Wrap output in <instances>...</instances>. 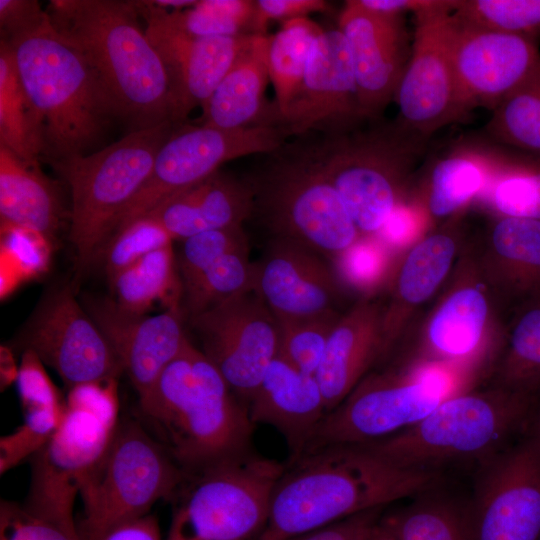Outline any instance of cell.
<instances>
[{
	"label": "cell",
	"instance_id": "5b68a950",
	"mask_svg": "<svg viewBox=\"0 0 540 540\" xmlns=\"http://www.w3.org/2000/svg\"><path fill=\"white\" fill-rule=\"evenodd\" d=\"M535 397L497 386L443 400L414 425L365 443L400 466L435 472L444 464L491 459L525 431Z\"/></svg>",
	"mask_w": 540,
	"mask_h": 540
},
{
	"label": "cell",
	"instance_id": "2e32d148",
	"mask_svg": "<svg viewBox=\"0 0 540 540\" xmlns=\"http://www.w3.org/2000/svg\"><path fill=\"white\" fill-rule=\"evenodd\" d=\"M21 341L24 350L33 351L58 373L68 390L117 379L123 372L107 339L69 286L56 288L44 297Z\"/></svg>",
	"mask_w": 540,
	"mask_h": 540
},
{
	"label": "cell",
	"instance_id": "7402d4cb",
	"mask_svg": "<svg viewBox=\"0 0 540 540\" xmlns=\"http://www.w3.org/2000/svg\"><path fill=\"white\" fill-rule=\"evenodd\" d=\"M83 307L107 339L138 397L152 388L189 341L182 309L137 314L120 308L113 299L93 297L83 301Z\"/></svg>",
	"mask_w": 540,
	"mask_h": 540
},
{
	"label": "cell",
	"instance_id": "7a4b0ae2",
	"mask_svg": "<svg viewBox=\"0 0 540 540\" xmlns=\"http://www.w3.org/2000/svg\"><path fill=\"white\" fill-rule=\"evenodd\" d=\"M138 399L140 422L188 475L254 451L246 404L190 340Z\"/></svg>",
	"mask_w": 540,
	"mask_h": 540
},
{
	"label": "cell",
	"instance_id": "d590c367",
	"mask_svg": "<svg viewBox=\"0 0 540 540\" xmlns=\"http://www.w3.org/2000/svg\"><path fill=\"white\" fill-rule=\"evenodd\" d=\"M491 244L505 275L516 290L540 291V220L501 217L491 233Z\"/></svg>",
	"mask_w": 540,
	"mask_h": 540
},
{
	"label": "cell",
	"instance_id": "cb8c5ba5",
	"mask_svg": "<svg viewBox=\"0 0 540 540\" xmlns=\"http://www.w3.org/2000/svg\"><path fill=\"white\" fill-rule=\"evenodd\" d=\"M252 422L275 428L290 451L288 462L307 449L327 415L325 399L314 375L276 356L247 403Z\"/></svg>",
	"mask_w": 540,
	"mask_h": 540
},
{
	"label": "cell",
	"instance_id": "680465c9",
	"mask_svg": "<svg viewBox=\"0 0 540 540\" xmlns=\"http://www.w3.org/2000/svg\"><path fill=\"white\" fill-rule=\"evenodd\" d=\"M18 369L12 351L7 346L2 345L0 350L1 390L6 389L12 382L16 381Z\"/></svg>",
	"mask_w": 540,
	"mask_h": 540
},
{
	"label": "cell",
	"instance_id": "816d5d0a",
	"mask_svg": "<svg viewBox=\"0 0 540 540\" xmlns=\"http://www.w3.org/2000/svg\"><path fill=\"white\" fill-rule=\"evenodd\" d=\"M344 274L357 285L373 283L383 270V253L373 243L357 241L339 258Z\"/></svg>",
	"mask_w": 540,
	"mask_h": 540
},
{
	"label": "cell",
	"instance_id": "83f0119b",
	"mask_svg": "<svg viewBox=\"0 0 540 540\" xmlns=\"http://www.w3.org/2000/svg\"><path fill=\"white\" fill-rule=\"evenodd\" d=\"M63 210L57 190L39 163H28L0 146V223L35 231L52 245Z\"/></svg>",
	"mask_w": 540,
	"mask_h": 540
},
{
	"label": "cell",
	"instance_id": "484cf974",
	"mask_svg": "<svg viewBox=\"0 0 540 540\" xmlns=\"http://www.w3.org/2000/svg\"><path fill=\"white\" fill-rule=\"evenodd\" d=\"M252 213L253 192L248 181L218 170L167 198L148 214L174 241H183L205 231L243 225Z\"/></svg>",
	"mask_w": 540,
	"mask_h": 540
},
{
	"label": "cell",
	"instance_id": "e0dca14e",
	"mask_svg": "<svg viewBox=\"0 0 540 540\" xmlns=\"http://www.w3.org/2000/svg\"><path fill=\"white\" fill-rule=\"evenodd\" d=\"M469 510L474 540L540 539V452L525 433L482 463Z\"/></svg>",
	"mask_w": 540,
	"mask_h": 540
},
{
	"label": "cell",
	"instance_id": "30bf717a",
	"mask_svg": "<svg viewBox=\"0 0 540 540\" xmlns=\"http://www.w3.org/2000/svg\"><path fill=\"white\" fill-rule=\"evenodd\" d=\"M421 140L395 124L356 127L309 144L361 237L377 234L403 203L405 180Z\"/></svg>",
	"mask_w": 540,
	"mask_h": 540
},
{
	"label": "cell",
	"instance_id": "ac0fdd59",
	"mask_svg": "<svg viewBox=\"0 0 540 540\" xmlns=\"http://www.w3.org/2000/svg\"><path fill=\"white\" fill-rule=\"evenodd\" d=\"M454 19L451 60L462 117L479 106L493 110L540 72L535 37L466 25Z\"/></svg>",
	"mask_w": 540,
	"mask_h": 540
},
{
	"label": "cell",
	"instance_id": "8d00e7d4",
	"mask_svg": "<svg viewBox=\"0 0 540 540\" xmlns=\"http://www.w3.org/2000/svg\"><path fill=\"white\" fill-rule=\"evenodd\" d=\"M503 349L496 385L535 397L540 389V302L520 313Z\"/></svg>",
	"mask_w": 540,
	"mask_h": 540
},
{
	"label": "cell",
	"instance_id": "60d3db41",
	"mask_svg": "<svg viewBox=\"0 0 540 540\" xmlns=\"http://www.w3.org/2000/svg\"><path fill=\"white\" fill-rule=\"evenodd\" d=\"M453 15L466 25L530 37L540 33V0H457Z\"/></svg>",
	"mask_w": 540,
	"mask_h": 540
},
{
	"label": "cell",
	"instance_id": "74e56055",
	"mask_svg": "<svg viewBox=\"0 0 540 540\" xmlns=\"http://www.w3.org/2000/svg\"><path fill=\"white\" fill-rule=\"evenodd\" d=\"M166 14L172 25L195 37L266 35L252 0H198L183 10L166 9Z\"/></svg>",
	"mask_w": 540,
	"mask_h": 540
},
{
	"label": "cell",
	"instance_id": "f5cc1de1",
	"mask_svg": "<svg viewBox=\"0 0 540 540\" xmlns=\"http://www.w3.org/2000/svg\"><path fill=\"white\" fill-rule=\"evenodd\" d=\"M383 508L356 514L323 528L283 540H360L379 520Z\"/></svg>",
	"mask_w": 540,
	"mask_h": 540
},
{
	"label": "cell",
	"instance_id": "9f6ffc18",
	"mask_svg": "<svg viewBox=\"0 0 540 540\" xmlns=\"http://www.w3.org/2000/svg\"><path fill=\"white\" fill-rule=\"evenodd\" d=\"M99 540H164L155 516L147 514L134 520L125 522L109 532Z\"/></svg>",
	"mask_w": 540,
	"mask_h": 540
},
{
	"label": "cell",
	"instance_id": "3957f363",
	"mask_svg": "<svg viewBox=\"0 0 540 540\" xmlns=\"http://www.w3.org/2000/svg\"><path fill=\"white\" fill-rule=\"evenodd\" d=\"M56 32L98 75L131 131L170 120V91L159 54L140 27L135 1L52 0Z\"/></svg>",
	"mask_w": 540,
	"mask_h": 540
},
{
	"label": "cell",
	"instance_id": "ba28073f",
	"mask_svg": "<svg viewBox=\"0 0 540 540\" xmlns=\"http://www.w3.org/2000/svg\"><path fill=\"white\" fill-rule=\"evenodd\" d=\"M176 127L167 120L130 131L87 155L51 163L71 190L69 239L79 272L99 257L116 219L148 179L159 149Z\"/></svg>",
	"mask_w": 540,
	"mask_h": 540
},
{
	"label": "cell",
	"instance_id": "d6986e66",
	"mask_svg": "<svg viewBox=\"0 0 540 540\" xmlns=\"http://www.w3.org/2000/svg\"><path fill=\"white\" fill-rule=\"evenodd\" d=\"M145 33L159 54L170 91V121L180 126L197 106L202 107L251 39L195 37L176 28L166 9L150 0L135 1Z\"/></svg>",
	"mask_w": 540,
	"mask_h": 540
},
{
	"label": "cell",
	"instance_id": "4316f807",
	"mask_svg": "<svg viewBox=\"0 0 540 540\" xmlns=\"http://www.w3.org/2000/svg\"><path fill=\"white\" fill-rule=\"evenodd\" d=\"M268 41V35L251 39L201 107L200 124L227 130L276 125L274 106L268 107L264 98Z\"/></svg>",
	"mask_w": 540,
	"mask_h": 540
},
{
	"label": "cell",
	"instance_id": "f6af8a7d",
	"mask_svg": "<svg viewBox=\"0 0 540 540\" xmlns=\"http://www.w3.org/2000/svg\"><path fill=\"white\" fill-rule=\"evenodd\" d=\"M173 241L166 229L152 215L147 214L135 219L116 232L100 252L108 278L150 252L172 245Z\"/></svg>",
	"mask_w": 540,
	"mask_h": 540
},
{
	"label": "cell",
	"instance_id": "681fc988",
	"mask_svg": "<svg viewBox=\"0 0 540 540\" xmlns=\"http://www.w3.org/2000/svg\"><path fill=\"white\" fill-rule=\"evenodd\" d=\"M22 410L62 407L65 401L46 373L43 362L31 350H24L16 379Z\"/></svg>",
	"mask_w": 540,
	"mask_h": 540
},
{
	"label": "cell",
	"instance_id": "52a82bcc",
	"mask_svg": "<svg viewBox=\"0 0 540 540\" xmlns=\"http://www.w3.org/2000/svg\"><path fill=\"white\" fill-rule=\"evenodd\" d=\"M252 180L253 214L272 239L307 247L338 259L361 236L309 144L285 145Z\"/></svg>",
	"mask_w": 540,
	"mask_h": 540
},
{
	"label": "cell",
	"instance_id": "6da1fadb",
	"mask_svg": "<svg viewBox=\"0 0 540 540\" xmlns=\"http://www.w3.org/2000/svg\"><path fill=\"white\" fill-rule=\"evenodd\" d=\"M436 472L398 465L368 444H332L287 462L258 540H283L431 488Z\"/></svg>",
	"mask_w": 540,
	"mask_h": 540
},
{
	"label": "cell",
	"instance_id": "11a10c76",
	"mask_svg": "<svg viewBox=\"0 0 540 540\" xmlns=\"http://www.w3.org/2000/svg\"><path fill=\"white\" fill-rule=\"evenodd\" d=\"M421 213L411 205L401 203L377 233L383 241L393 246L409 242L421 224Z\"/></svg>",
	"mask_w": 540,
	"mask_h": 540
},
{
	"label": "cell",
	"instance_id": "8992f818",
	"mask_svg": "<svg viewBox=\"0 0 540 540\" xmlns=\"http://www.w3.org/2000/svg\"><path fill=\"white\" fill-rule=\"evenodd\" d=\"M120 422L117 379L68 390L62 419L31 457V483L24 507L77 530L74 502L101 468Z\"/></svg>",
	"mask_w": 540,
	"mask_h": 540
},
{
	"label": "cell",
	"instance_id": "9c48e42d",
	"mask_svg": "<svg viewBox=\"0 0 540 540\" xmlns=\"http://www.w3.org/2000/svg\"><path fill=\"white\" fill-rule=\"evenodd\" d=\"M286 463L255 451L188 475L164 540H258Z\"/></svg>",
	"mask_w": 540,
	"mask_h": 540
},
{
	"label": "cell",
	"instance_id": "1f68e13d",
	"mask_svg": "<svg viewBox=\"0 0 540 540\" xmlns=\"http://www.w3.org/2000/svg\"><path fill=\"white\" fill-rule=\"evenodd\" d=\"M474 150H457L437 160L428 175L425 207L435 219L449 217L484 187L493 169L503 163Z\"/></svg>",
	"mask_w": 540,
	"mask_h": 540
},
{
	"label": "cell",
	"instance_id": "d4e9b609",
	"mask_svg": "<svg viewBox=\"0 0 540 540\" xmlns=\"http://www.w3.org/2000/svg\"><path fill=\"white\" fill-rule=\"evenodd\" d=\"M384 308L363 300L341 314L329 336L315 377L322 390L327 414L335 409L385 358Z\"/></svg>",
	"mask_w": 540,
	"mask_h": 540
},
{
	"label": "cell",
	"instance_id": "7c38bea8",
	"mask_svg": "<svg viewBox=\"0 0 540 540\" xmlns=\"http://www.w3.org/2000/svg\"><path fill=\"white\" fill-rule=\"evenodd\" d=\"M450 389V376L439 366L367 374L324 417L305 452L332 444H365L394 435L429 414L450 396Z\"/></svg>",
	"mask_w": 540,
	"mask_h": 540
},
{
	"label": "cell",
	"instance_id": "ee69618b",
	"mask_svg": "<svg viewBox=\"0 0 540 540\" xmlns=\"http://www.w3.org/2000/svg\"><path fill=\"white\" fill-rule=\"evenodd\" d=\"M340 316L341 314H333L306 320H277L279 324L277 355L298 370L315 376L331 331Z\"/></svg>",
	"mask_w": 540,
	"mask_h": 540
},
{
	"label": "cell",
	"instance_id": "b9f144b4",
	"mask_svg": "<svg viewBox=\"0 0 540 540\" xmlns=\"http://www.w3.org/2000/svg\"><path fill=\"white\" fill-rule=\"evenodd\" d=\"M490 197L501 217L540 220V163L505 161Z\"/></svg>",
	"mask_w": 540,
	"mask_h": 540
},
{
	"label": "cell",
	"instance_id": "4dcf8cb0",
	"mask_svg": "<svg viewBox=\"0 0 540 540\" xmlns=\"http://www.w3.org/2000/svg\"><path fill=\"white\" fill-rule=\"evenodd\" d=\"M113 301L122 309L147 314L156 302L182 309L183 287L173 244L145 255L109 278Z\"/></svg>",
	"mask_w": 540,
	"mask_h": 540
},
{
	"label": "cell",
	"instance_id": "603a6c76",
	"mask_svg": "<svg viewBox=\"0 0 540 540\" xmlns=\"http://www.w3.org/2000/svg\"><path fill=\"white\" fill-rule=\"evenodd\" d=\"M338 28L350 50L362 115L373 120L395 97L409 59L401 16L349 0L340 13Z\"/></svg>",
	"mask_w": 540,
	"mask_h": 540
},
{
	"label": "cell",
	"instance_id": "5bb4252c",
	"mask_svg": "<svg viewBox=\"0 0 540 540\" xmlns=\"http://www.w3.org/2000/svg\"><path fill=\"white\" fill-rule=\"evenodd\" d=\"M201 352L246 404L278 354L279 324L254 290L188 319Z\"/></svg>",
	"mask_w": 540,
	"mask_h": 540
},
{
	"label": "cell",
	"instance_id": "e575fe53",
	"mask_svg": "<svg viewBox=\"0 0 540 540\" xmlns=\"http://www.w3.org/2000/svg\"><path fill=\"white\" fill-rule=\"evenodd\" d=\"M0 146L28 163L43 155V131L22 87L8 42L0 41Z\"/></svg>",
	"mask_w": 540,
	"mask_h": 540
},
{
	"label": "cell",
	"instance_id": "836d02e7",
	"mask_svg": "<svg viewBox=\"0 0 540 540\" xmlns=\"http://www.w3.org/2000/svg\"><path fill=\"white\" fill-rule=\"evenodd\" d=\"M323 30L315 21L301 17L284 21L281 29L269 36L267 63L276 96V125L301 89L312 47Z\"/></svg>",
	"mask_w": 540,
	"mask_h": 540
},
{
	"label": "cell",
	"instance_id": "8fae6325",
	"mask_svg": "<svg viewBox=\"0 0 540 540\" xmlns=\"http://www.w3.org/2000/svg\"><path fill=\"white\" fill-rule=\"evenodd\" d=\"M187 476L139 419H120L101 468L80 493V539L99 540L158 500L171 501Z\"/></svg>",
	"mask_w": 540,
	"mask_h": 540
},
{
	"label": "cell",
	"instance_id": "c3c4849f",
	"mask_svg": "<svg viewBox=\"0 0 540 540\" xmlns=\"http://www.w3.org/2000/svg\"><path fill=\"white\" fill-rule=\"evenodd\" d=\"M0 540H81L68 529L27 510L23 504L1 500Z\"/></svg>",
	"mask_w": 540,
	"mask_h": 540
},
{
	"label": "cell",
	"instance_id": "d6a6232c",
	"mask_svg": "<svg viewBox=\"0 0 540 540\" xmlns=\"http://www.w3.org/2000/svg\"><path fill=\"white\" fill-rule=\"evenodd\" d=\"M431 488L408 505L382 514L380 524L398 540H474L469 507L465 508Z\"/></svg>",
	"mask_w": 540,
	"mask_h": 540
},
{
	"label": "cell",
	"instance_id": "277c9868",
	"mask_svg": "<svg viewBox=\"0 0 540 540\" xmlns=\"http://www.w3.org/2000/svg\"><path fill=\"white\" fill-rule=\"evenodd\" d=\"M5 41L42 127L43 155L52 163L96 151L119 115L82 54L56 32L49 16L36 29Z\"/></svg>",
	"mask_w": 540,
	"mask_h": 540
},
{
	"label": "cell",
	"instance_id": "f35d334b",
	"mask_svg": "<svg viewBox=\"0 0 540 540\" xmlns=\"http://www.w3.org/2000/svg\"><path fill=\"white\" fill-rule=\"evenodd\" d=\"M486 130L496 141L540 155V72L503 99Z\"/></svg>",
	"mask_w": 540,
	"mask_h": 540
},
{
	"label": "cell",
	"instance_id": "f546056e",
	"mask_svg": "<svg viewBox=\"0 0 540 540\" xmlns=\"http://www.w3.org/2000/svg\"><path fill=\"white\" fill-rule=\"evenodd\" d=\"M488 317V302L479 288L460 287L433 314L427 328L425 365L463 362L478 352Z\"/></svg>",
	"mask_w": 540,
	"mask_h": 540
},
{
	"label": "cell",
	"instance_id": "7dc6e473",
	"mask_svg": "<svg viewBox=\"0 0 540 540\" xmlns=\"http://www.w3.org/2000/svg\"><path fill=\"white\" fill-rule=\"evenodd\" d=\"M64 406L23 410V423L0 439L2 474L27 457H32L47 442L62 419Z\"/></svg>",
	"mask_w": 540,
	"mask_h": 540
},
{
	"label": "cell",
	"instance_id": "44dd1931",
	"mask_svg": "<svg viewBox=\"0 0 540 540\" xmlns=\"http://www.w3.org/2000/svg\"><path fill=\"white\" fill-rule=\"evenodd\" d=\"M325 259L302 245L270 238L253 262V290L279 321L340 314L339 278Z\"/></svg>",
	"mask_w": 540,
	"mask_h": 540
},
{
	"label": "cell",
	"instance_id": "be15d7a7",
	"mask_svg": "<svg viewBox=\"0 0 540 540\" xmlns=\"http://www.w3.org/2000/svg\"><path fill=\"white\" fill-rule=\"evenodd\" d=\"M372 528V527H371ZM370 531V530H369ZM369 531L360 539V540H368V533Z\"/></svg>",
	"mask_w": 540,
	"mask_h": 540
},
{
	"label": "cell",
	"instance_id": "6125c7cd",
	"mask_svg": "<svg viewBox=\"0 0 540 540\" xmlns=\"http://www.w3.org/2000/svg\"><path fill=\"white\" fill-rule=\"evenodd\" d=\"M368 540H398V539L393 534H391L386 528H384L378 520L370 529L368 533Z\"/></svg>",
	"mask_w": 540,
	"mask_h": 540
},
{
	"label": "cell",
	"instance_id": "f907efd6",
	"mask_svg": "<svg viewBox=\"0 0 540 540\" xmlns=\"http://www.w3.org/2000/svg\"><path fill=\"white\" fill-rule=\"evenodd\" d=\"M47 19V11L36 0H0V30L3 40L26 34Z\"/></svg>",
	"mask_w": 540,
	"mask_h": 540
},
{
	"label": "cell",
	"instance_id": "9a60e30c",
	"mask_svg": "<svg viewBox=\"0 0 540 540\" xmlns=\"http://www.w3.org/2000/svg\"><path fill=\"white\" fill-rule=\"evenodd\" d=\"M457 0L442 2L415 16L412 49L395 98L399 122L422 138L461 120L451 60Z\"/></svg>",
	"mask_w": 540,
	"mask_h": 540
},
{
	"label": "cell",
	"instance_id": "94428289",
	"mask_svg": "<svg viewBox=\"0 0 540 540\" xmlns=\"http://www.w3.org/2000/svg\"><path fill=\"white\" fill-rule=\"evenodd\" d=\"M155 6L167 9L173 8L174 10H183L194 6L198 0H150Z\"/></svg>",
	"mask_w": 540,
	"mask_h": 540
},
{
	"label": "cell",
	"instance_id": "4fadbf2b",
	"mask_svg": "<svg viewBox=\"0 0 540 540\" xmlns=\"http://www.w3.org/2000/svg\"><path fill=\"white\" fill-rule=\"evenodd\" d=\"M286 138L276 125L233 130L203 124L177 126L159 149L148 179L116 219L110 238L167 198L211 176L223 163L269 154Z\"/></svg>",
	"mask_w": 540,
	"mask_h": 540
},
{
	"label": "cell",
	"instance_id": "91938a15",
	"mask_svg": "<svg viewBox=\"0 0 540 540\" xmlns=\"http://www.w3.org/2000/svg\"><path fill=\"white\" fill-rule=\"evenodd\" d=\"M525 434L540 452V402L537 404L535 403L525 429Z\"/></svg>",
	"mask_w": 540,
	"mask_h": 540
},
{
	"label": "cell",
	"instance_id": "f1b7e54d",
	"mask_svg": "<svg viewBox=\"0 0 540 540\" xmlns=\"http://www.w3.org/2000/svg\"><path fill=\"white\" fill-rule=\"evenodd\" d=\"M456 241L444 232L427 236L403 260L396 276L393 300L383 315L384 350L387 357L397 341L408 309L428 300L449 272Z\"/></svg>",
	"mask_w": 540,
	"mask_h": 540
},
{
	"label": "cell",
	"instance_id": "ab89813d",
	"mask_svg": "<svg viewBox=\"0 0 540 540\" xmlns=\"http://www.w3.org/2000/svg\"><path fill=\"white\" fill-rule=\"evenodd\" d=\"M251 290L253 262L250 261L248 247L224 255L186 288L182 311L189 319Z\"/></svg>",
	"mask_w": 540,
	"mask_h": 540
},
{
	"label": "cell",
	"instance_id": "6f0895ef",
	"mask_svg": "<svg viewBox=\"0 0 540 540\" xmlns=\"http://www.w3.org/2000/svg\"><path fill=\"white\" fill-rule=\"evenodd\" d=\"M359 2L374 11L402 15L405 12L416 14L420 11L438 6L442 0H359Z\"/></svg>",
	"mask_w": 540,
	"mask_h": 540
},
{
	"label": "cell",
	"instance_id": "db71d44e",
	"mask_svg": "<svg viewBox=\"0 0 540 540\" xmlns=\"http://www.w3.org/2000/svg\"><path fill=\"white\" fill-rule=\"evenodd\" d=\"M257 15L266 30L269 20H290L307 17L310 13L327 11L323 0H256Z\"/></svg>",
	"mask_w": 540,
	"mask_h": 540
},
{
	"label": "cell",
	"instance_id": "ffe728a7",
	"mask_svg": "<svg viewBox=\"0 0 540 540\" xmlns=\"http://www.w3.org/2000/svg\"><path fill=\"white\" fill-rule=\"evenodd\" d=\"M363 121L347 41L338 27L324 29L312 47L301 89L277 126L288 137L330 136Z\"/></svg>",
	"mask_w": 540,
	"mask_h": 540
},
{
	"label": "cell",
	"instance_id": "bcb514c9",
	"mask_svg": "<svg viewBox=\"0 0 540 540\" xmlns=\"http://www.w3.org/2000/svg\"><path fill=\"white\" fill-rule=\"evenodd\" d=\"M181 242L176 262L183 291L221 257L249 247L243 225L205 231Z\"/></svg>",
	"mask_w": 540,
	"mask_h": 540
},
{
	"label": "cell",
	"instance_id": "7bdbcfd3",
	"mask_svg": "<svg viewBox=\"0 0 540 540\" xmlns=\"http://www.w3.org/2000/svg\"><path fill=\"white\" fill-rule=\"evenodd\" d=\"M52 248V243L35 231L1 227V295L8 294L22 279L43 272Z\"/></svg>",
	"mask_w": 540,
	"mask_h": 540
},
{
	"label": "cell",
	"instance_id": "e7e4bbea",
	"mask_svg": "<svg viewBox=\"0 0 540 540\" xmlns=\"http://www.w3.org/2000/svg\"><path fill=\"white\" fill-rule=\"evenodd\" d=\"M540 540V539H539Z\"/></svg>",
	"mask_w": 540,
	"mask_h": 540
}]
</instances>
